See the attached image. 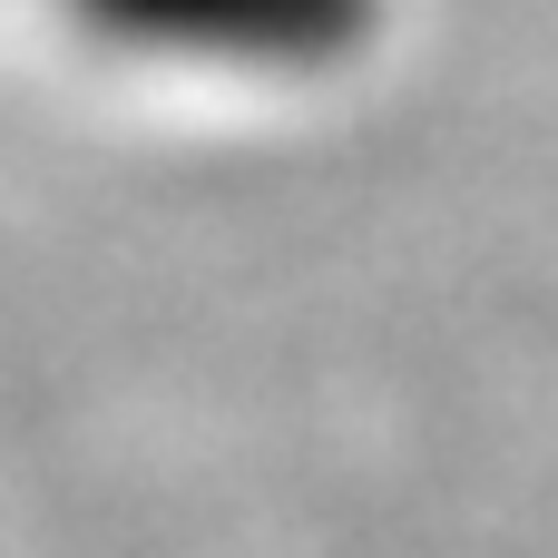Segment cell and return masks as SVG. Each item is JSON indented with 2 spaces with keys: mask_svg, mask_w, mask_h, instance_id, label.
Listing matches in <instances>:
<instances>
[{
  "mask_svg": "<svg viewBox=\"0 0 558 558\" xmlns=\"http://www.w3.org/2000/svg\"><path fill=\"white\" fill-rule=\"evenodd\" d=\"M78 20L147 59L196 69H314L373 29V0H78Z\"/></svg>",
  "mask_w": 558,
  "mask_h": 558,
  "instance_id": "1",
  "label": "cell"
}]
</instances>
